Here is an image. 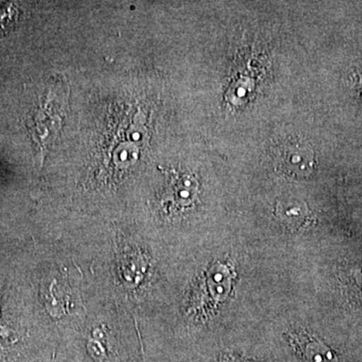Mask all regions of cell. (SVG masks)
I'll list each match as a JSON object with an SVG mask.
<instances>
[{
	"label": "cell",
	"mask_w": 362,
	"mask_h": 362,
	"mask_svg": "<svg viewBox=\"0 0 362 362\" xmlns=\"http://www.w3.org/2000/svg\"><path fill=\"white\" fill-rule=\"evenodd\" d=\"M276 165L285 175L306 177L314 168V153L308 145L298 140H289L279 145Z\"/></svg>",
	"instance_id": "1"
},
{
	"label": "cell",
	"mask_w": 362,
	"mask_h": 362,
	"mask_svg": "<svg viewBox=\"0 0 362 362\" xmlns=\"http://www.w3.org/2000/svg\"><path fill=\"white\" fill-rule=\"evenodd\" d=\"M291 342L308 362H339L329 347L303 330L292 333Z\"/></svg>",
	"instance_id": "2"
},
{
	"label": "cell",
	"mask_w": 362,
	"mask_h": 362,
	"mask_svg": "<svg viewBox=\"0 0 362 362\" xmlns=\"http://www.w3.org/2000/svg\"><path fill=\"white\" fill-rule=\"evenodd\" d=\"M281 221L290 228H299L307 221V209L301 202H290L277 207Z\"/></svg>",
	"instance_id": "3"
},
{
	"label": "cell",
	"mask_w": 362,
	"mask_h": 362,
	"mask_svg": "<svg viewBox=\"0 0 362 362\" xmlns=\"http://www.w3.org/2000/svg\"><path fill=\"white\" fill-rule=\"evenodd\" d=\"M16 16V11L11 9V7H6L4 11H0V28H6Z\"/></svg>",
	"instance_id": "4"
},
{
	"label": "cell",
	"mask_w": 362,
	"mask_h": 362,
	"mask_svg": "<svg viewBox=\"0 0 362 362\" xmlns=\"http://www.w3.org/2000/svg\"><path fill=\"white\" fill-rule=\"evenodd\" d=\"M225 362H256V361H246V359L238 358V357H235V356H226L225 357Z\"/></svg>",
	"instance_id": "5"
},
{
	"label": "cell",
	"mask_w": 362,
	"mask_h": 362,
	"mask_svg": "<svg viewBox=\"0 0 362 362\" xmlns=\"http://www.w3.org/2000/svg\"><path fill=\"white\" fill-rule=\"evenodd\" d=\"M356 279L357 285H358L359 287H361V289L362 290V269H361V270L356 271Z\"/></svg>",
	"instance_id": "6"
}]
</instances>
